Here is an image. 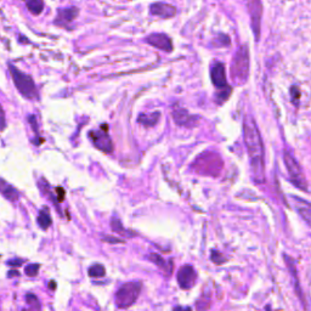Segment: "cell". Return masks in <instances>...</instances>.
Masks as SVG:
<instances>
[{
	"instance_id": "obj_6",
	"label": "cell",
	"mask_w": 311,
	"mask_h": 311,
	"mask_svg": "<svg viewBox=\"0 0 311 311\" xmlns=\"http://www.w3.org/2000/svg\"><path fill=\"white\" fill-rule=\"evenodd\" d=\"M284 164H286L287 170H288L291 181L294 183L298 189L307 192L306 177H305L300 165H299L298 162L295 161L294 157H293L292 155H289L288 152H284Z\"/></svg>"
},
{
	"instance_id": "obj_17",
	"label": "cell",
	"mask_w": 311,
	"mask_h": 311,
	"mask_svg": "<svg viewBox=\"0 0 311 311\" xmlns=\"http://www.w3.org/2000/svg\"><path fill=\"white\" fill-rule=\"evenodd\" d=\"M38 224H39V226L43 230H46L47 227L51 226L52 220H51V217H50L49 209H47L46 207H44V208L40 210L39 217H38Z\"/></svg>"
},
{
	"instance_id": "obj_10",
	"label": "cell",
	"mask_w": 311,
	"mask_h": 311,
	"mask_svg": "<svg viewBox=\"0 0 311 311\" xmlns=\"http://www.w3.org/2000/svg\"><path fill=\"white\" fill-rule=\"evenodd\" d=\"M174 118V122H175L177 126L181 127H188V128H191L194 127L198 119L197 115H191L188 112V109L180 107L179 105H174L173 106V112H171Z\"/></svg>"
},
{
	"instance_id": "obj_23",
	"label": "cell",
	"mask_w": 311,
	"mask_h": 311,
	"mask_svg": "<svg viewBox=\"0 0 311 311\" xmlns=\"http://www.w3.org/2000/svg\"><path fill=\"white\" fill-rule=\"evenodd\" d=\"M231 93H232V89H231L230 85H226V87L221 88V89H218V94H217V97H218V101L219 102H225L227 99L230 97Z\"/></svg>"
},
{
	"instance_id": "obj_13",
	"label": "cell",
	"mask_w": 311,
	"mask_h": 311,
	"mask_svg": "<svg viewBox=\"0 0 311 311\" xmlns=\"http://www.w3.org/2000/svg\"><path fill=\"white\" fill-rule=\"evenodd\" d=\"M177 282L182 289L191 288L196 282V272H195L194 268L190 265L182 266L177 272Z\"/></svg>"
},
{
	"instance_id": "obj_36",
	"label": "cell",
	"mask_w": 311,
	"mask_h": 311,
	"mask_svg": "<svg viewBox=\"0 0 311 311\" xmlns=\"http://www.w3.org/2000/svg\"><path fill=\"white\" fill-rule=\"evenodd\" d=\"M22 311H32L31 309H25V310H22Z\"/></svg>"
},
{
	"instance_id": "obj_9",
	"label": "cell",
	"mask_w": 311,
	"mask_h": 311,
	"mask_svg": "<svg viewBox=\"0 0 311 311\" xmlns=\"http://www.w3.org/2000/svg\"><path fill=\"white\" fill-rule=\"evenodd\" d=\"M145 41L150 45H152L156 49L162 50L165 52H171L173 51V41H171L170 37H168L164 33H152L147 35L145 38Z\"/></svg>"
},
{
	"instance_id": "obj_30",
	"label": "cell",
	"mask_w": 311,
	"mask_h": 311,
	"mask_svg": "<svg viewBox=\"0 0 311 311\" xmlns=\"http://www.w3.org/2000/svg\"><path fill=\"white\" fill-rule=\"evenodd\" d=\"M102 241L105 242H108V243H123V239H119V238H114V237H111V236H102Z\"/></svg>"
},
{
	"instance_id": "obj_14",
	"label": "cell",
	"mask_w": 311,
	"mask_h": 311,
	"mask_svg": "<svg viewBox=\"0 0 311 311\" xmlns=\"http://www.w3.org/2000/svg\"><path fill=\"white\" fill-rule=\"evenodd\" d=\"M150 13L161 19H171L176 15V9L167 3H155L150 7Z\"/></svg>"
},
{
	"instance_id": "obj_26",
	"label": "cell",
	"mask_w": 311,
	"mask_h": 311,
	"mask_svg": "<svg viewBox=\"0 0 311 311\" xmlns=\"http://www.w3.org/2000/svg\"><path fill=\"white\" fill-rule=\"evenodd\" d=\"M210 258H212V262L213 263H215V264L217 265H220V264H223V263L225 262V258H224V256L221 253H219L218 251H213L212 253H210Z\"/></svg>"
},
{
	"instance_id": "obj_34",
	"label": "cell",
	"mask_w": 311,
	"mask_h": 311,
	"mask_svg": "<svg viewBox=\"0 0 311 311\" xmlns=\"http://www.w3.org/2000/svg\"><path fill=\"white\" fill-rule=\"evenodd\" d=\"M20 275V272L17 271V270H13V271H10L9 272V277H13V276H19Z\"/></svg>"
},
{
	"instance_id": "obj_21",
	"label": "cell",
	"mask_w": 311,
	"mask_h": 311,
	"mask_svg": "<svg viewBox=\"0 0 311 311\" xmlns=\"http://www.w3.org/2000/svg\"><path fill=\"white\" fill-rule=\"evenodd\" d=\"M284 257H286V262H287V264H288V266H289V270H291V272H293V276H294L295 282H297L298 278H297V274H295L294 265H293V260L291 262V259H289L288 257H287V256H284ZM295 291H297V293L299 294V298H300V300H303L304 306L306 307V304H305V300H304V297H303V292H300V289H299V286H298V284H295Z\"/></svg>"
},
{
	"instance_id": "obj_31",
	"label": "cell",
	"mask_w": 311,
	"mask_h": 311,
	"mask_svg": "<svg viewBox=\"0 0 311 311\" xmlns=\"http://www.w3.org/2000/svg\"><path fill=\"white\" fill-rule=\"evenodd\" d=\"M8 264L13 266V268H20V266L23 264V260L22 259H16V258H15V259L10 260V262H9Z\"/></svg>"
},
{
	"instance_id": "obj_4",
	"label": "cell",
	"mask_w": 311,
	"mask_h": 311,
	"mask_svg": "<svg viewBox=\"0 0 311 311\" xmlns=\"http://www.w3.org/2000/svg\"><path fill=\"white\" fill-rule=\"evenodd\" d=\"M195 170L203 175L218 176L224 164L219 155L214 152H204L195 161Z\"/></svg>"
},
{
	"instance_id": "obj_11",
	"label": "cell",
	"mask_w": 311,
	"mask_h": 311,
	"mask_svg": "<svg viewBox=\"0 0 311 311\" xmlns=\"http://www.w3.org/2000/svg\"><path fill=\"white\" fill-rule=\"evenodd\" d=\"M210 78H212L213 84L215 85L217 89H221L226 87L227 81H226V72H225V65L221 62H214L212 68H210Z\"/></svg>"
},
{
	"instance_id": "obj_15",
	"label": "cell",
	"mask_w": 311,
	"mask_h": 311,
	"mask_svg": "<svg viewBox=\"0 0 311 311\" xmlns=\"http://www.w3.org/2000/svg\"><path fill=\"white\" fill-rule=\"evenodd\" d=\"M0 194L3 195L5 198H8L9 201L11 202H15V201L19 200L20 194L14 186H11L8 181H5L4 179H0Z\"/></svg>"
},
{
	"instance_id": "obj_35",
	"label": "cell",
	"mask_w": 311,
	"mask_h": 311,
	"mask_svg": "<svg viewBox=\"0 0 311 311\" xmlns=\"http://www.w3.org/2000/svg\"><path fill=\"white\" fill-rule=\"evenodd\" d=\"M55 286H56V283H55V282H52V281H51V282H50V288H51V289H55V288H56Z\"/></svg>"
},
{
	"instance_id": "obj_7",
	"label": "cell",
	"mask_w": 311,
	"mask_h": 311,
	"mask_svg": "<svg viewBox=\"0 0 311 311\" xmlns=\"http://www.w3.org/2000/svg\"><path fill=\"white\" fill-rule=\"evenodd\" d=\"M248 14L251 17V26L256 40L259 41L260 28H262L263 19V3L262 0H247Z\"/></svg>"
},
{
	"instance_id": "obj_28",
	"label": "cell",
	"mask_w": 311,
	"mask_h": 311,
	"mask_svg": "<svg viewBox=\"0 0 311 311\" xmlns=\"http://www.w3.org/2000/svg\"><path fill=\"white\" fill-rule=\"evenodd\" d=\"M5 127H7V119H5V112H4V109H3L2 105H0V132H3V130L5 129Z\"/></svg>"
},
{
	"instance_id": "obj_24",
	"label": "cell",
	"mask_w": 311,
	"mask_h": 311,
	"mask_svg": "<svg viewBox=\"0 0 311 311\" xmlns=\"http://www.w3.org/2000/svg\"><path fill=\"white\" fill-rule=\"evenodd\" d=\"M150 260L151 262H153L157 266H159L161 269H164V270H167V262H165L164 259L161 256H158V254L152 253L150 256Z\"/></svg>"
},
{
	"instance_id": "obj_16",
	"label": "cell",
	"mask_w": 311,
	"mask_h": 311,
	"mask_svg": "<svg viewBox=\"0 0 311 311\" xmlns=\"http://www.w3.org/2000/svg\"><path fill=\"white\" fill-rule=\"evenodd\" d=\"M159 117H161V113H159V112H153V113L151 114H140L138 122L142 124V126L150 128V127L156 126L157 122L159 120Z\"/></svg>"
},
{
	"instance_id": "obj_19",
	"label": "cell",
	"mask_w": 311,
	"mask_h": 311,
	"mask_svg": "<svg viewBox=\"0 0 311 311\" xmlns=\"http://www.w3.org/2000/svg\"><path fill=\"white\" fill-rule=\"evenodd\" d=\"M27 2V9L33 15H40L44 10L43 0H26Z\"/></svg>"
},
{
	"instance_id": "obj_8",
	"label": "cell",
	"mask_w": 311,
	"mask_h": 311,
	"mask_svg": "<svg viewBox=\"0 0 311 311\" xmlns=\"http://www.w3.org/2000/svg\"><path fill=\"white\" fill-rule=\"evenodd\" d=\"M89 138L91 139L95 147H97L102 152L111 153L113 150V144L108 135V126L106 124L101 127V130H91L89 133Z\"/></svg>"
},
{
	"instance_id": "obj_27",
	"label": "cell",
	"mask_w": 311,
	"mask_h": 311,
	"mask_svg": "<svg viewBox=\"0 0 311 311\" xmlns=\"http://www.w3.org/2000/svg\"><path fill=\"white\" fill-rule=\"evenodd\" d=\"M26 300H27L28 304L33 305V306L37 307V309H39V307H40L39 300H38V298L35 297L34 294H32V293H28V294L26 295Z\"/></svg>"
},
{
	"instance_id": "obj_33",
	"label": "cell",
	"mask_w": 311,
	"mask_h": 311,
	"mask_svg": "<svg viewBox=\"0 0 311 311\" xmlns=\"http://www.w3.org/2000/svg\"><path fill=\"white\" fill-rule=\"evenodd\" d=\"M173 311H192L191 307H181V306H177L174 309Z\"/></svg>"
},
{
	"instance_id": "obj_3",
	"label": "cell",
	"mask_w": 311,
	"mask_h": 311,
	"mask_svg": "<svg viewBox=\"0 0 311 311\" xmlns=\"http://www.w3.org/2000/svg\"><path fill=\"white\" fill-rule=\"evenodd\" d=\"M9 71H10L14 84L19 90V93L28 100H38L39 93H38V89L35 87L33 78L31 76L26 75V73L21 72L19 68H16L11 64L9 65Z\"/></svg>"
},
{
	"instance_id": "obj_20",
	"label": "cell",
	"mask_w": 311,
	"mask_h": 311,
	"mask_svg": "<svg viewBox=\"0 0 311 311\" xmlns=\"http://www.w3.org/2000/svg\"><path fill=\"white\" fill-rule=\"evenodd\" d=\"M106 275V270L103 268V265L101 264H96L93 265L90 269H89V276L94 277V278H100L103 277Z\"/></svg>"
},
{
	"instance_id": "obj_5",
	"label": "cell",
	"mask_w": 311,
	"mask_h": 311,
	"mask_svg": "<svg viewBox=\"0 0 311 311\" xmlns=\"http://www.w3.org/2000/svg\"><path fill=\"white\" fill-rule=\"evenodd\" d=\"M141 282H128L123 284L118 292L115 293V304L120 309H126V307L132 306L138 299L139 294L141 292Z\"/></svg>"
},
{
	"instance_id": "obj_22",
	"label": "cell",
	"mask_w": 311,
	"mask_h": 311,
	"mask_svg": "<svg viewBox=\"0 0 311 311\" xmlns=\"http://www.w3.org/2000/svg\"><path fill=\"white\" fill-rule=\"evenodd\" d=\"M298 210H299V213L301 214V217L304 218V220L306 221L307 224H310V219H311L310 204L304 202V207H303V201H301V206H300V204H298Z\"/></svg>"
},
{
	"instance_id": "obj_32",
	"label": "cell",
	"mask_w": 311,
	"mask_h": 311,
	"mask_svg": "<svg viewBox=\"0 0 311 311\" xmlns=\"http://www.w3.org/2000/svg\"><path fill=\"white\" fill-rule=\"evenodd\" d=\"M56 194H57L58 202H62L65 200V190L62 188H57L56 189Z\"/></svg>"
},
{
	"instance_id": "obj_25",
	"label": "cell",
	"mask_w": 311,
	"mask_h": 311,
	"mask_svg": "<svg viewBox=\"0 0 311 311\" xmlns=\"http://www.w3.org/2000/svg\"><path fill=\"white\" fill-rule=\"evenodd\" d=\"M39 268H40L39 264L28 265L27 268L25 269L26 275H27V276H29V277H35L38 275V272H39Z\"/></svg>"
},
{
	"instance_id": "obj_18",
	"label": "cell",
	"mask_w": 311,
	"mask_h": 311,
	"mask_svg": "<svg viewBox=\"0 0 311 311\" xmlns=\"http://www.w3.org/2000/svg\"><path fill=\"white\" fill-rule=\"evenodd\" d=\"M111 227L112 230L114 231V232L119 233V235H122L124 237H130V236H135V232H133V231H129L127 229H124V226L122 225V223L119 221V219L118 218H113L111 221Z\"/></svg>"
},
{
	"instance_id": "obj_29",
	"label": "cell",
	"mask_w": 311,
	"mask_h": 311,
	"mask_svg": "<svg viewBox=\"0 0 311 311\" xmlns=\"http://www.w3.org/2000/svg\"><path fill=\"white\" fill-rule=\"evenodd\" d=\"M291 95H292V99H293V101H294V103H298V100L300 99V90H299L298 87H292Z\"/></svg>"
},
{
	"instance_id": "obj_1",
	"label": "cell",
	"mask_w": 311,
	"mask_h": 311,
	"mask_svg": "<svg viewBox=\"0 0 311 311\" xmlns=\"http://www.w3.org/2000/svg\"><path fill=\"white\" fill-rule=\"evenodd\" d=\"M243 138L251 159L252 174L257 183L265 181V163H264V145L262 135L258 129L256 120L247 115L243 122Z\"/></svg>"
},
{
	"instance_id": "obj_2",
	"label": "cell",
	"mask_w": 311,
	"mask_h": 311,
	"mask_svg": "<svg viewBox=\"0 0 311 311\" xmlns=\"http://www.w3.org/2000/svg\"><path fill=\"white\" fill-rule=\"evenodd\" d=\"M231 77L238 84H243L250 77V50L248 46H239L231 64Z\"/></svg>"
},
{
	"instance_id": "obj_12",
	"label": "cell",
	"mask_w": 311,
	"mask_h": 311,
	"mask_svg": "<svg viewBox=\"0 0 311 311\" xmlns=\"http://www.w3.org/2000/svg\"><path fill=\"white\" fill-rule=\"evenodd\" d=\"M78 14L79 11L77 8L61 9V10H58L57 16L55 19V25L60 26V27L71 28V25L76 20V17L78 16Z\"/></svg>"
}]
</instances>
